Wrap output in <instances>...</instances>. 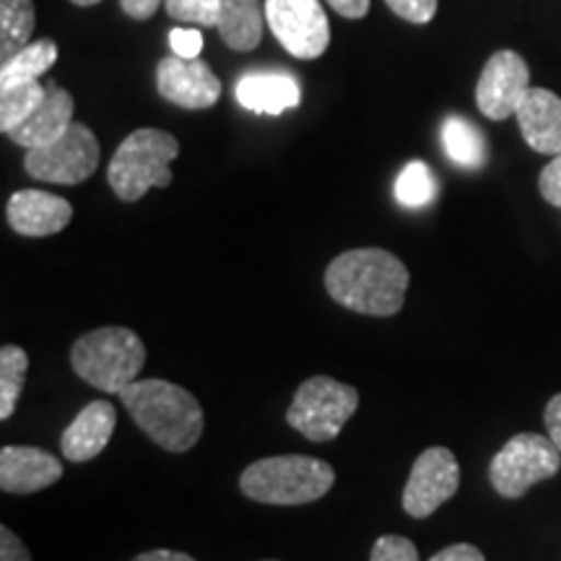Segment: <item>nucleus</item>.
<instances>
[{
    "instance_id": "nucleus-15",
    "label": "nucleus",
    "mask_w": 561,
    "mask_h": 561,
    "mask_svg": "<svg viewBox=\"0 0 561 561\" xmlns=\"http://www.w3.org/2000/svg\"><path fill=\"white\" fill-rule=\"evenodd\" d=\"M115 405L107 401H94L81 409L79 416L68 424L60 437L62 458L70 462H89L110 445L115 434Z\"/></svg>"
},
{
    "instance_id": "nucleus-12",
    "label": "nucleus",
    "mask_w": 561,
    "mask_h": 561,
    "mask_svg": "<svg viewBox=\"0 0 561 561\" xmlns=\"http://www.w3.org/2000/svg\"><path fill=\"white\" fill-rule=\"evenodd\" d=\"M157 89L167 102L185 110H208L219 102L221 81L208 62L187 58H164L157 68Z\"/></svg>"
},
{
    "instance_id": "nucleus-35",
    "label": "nucleus",
    "mask_w": 561,
    "mask_h": 561,
    "mask_svg": "<svg viewBox=\"0 0 561 561\" xmlns=\"http://www.w3.org/2000/svg\"><path fill=\"white\" fill-rule=\"evenodd\" d=\"M328 3L346 19H364L369 11V0H328Z\"/></svg>"
},
{
    "instance_id": "nucleus-25",
    "label": "nucleus",
    "mask_w": 561,
    "mask_h": 561,
    "mask_svg": "<svg viewBox=\"0 0 561 561\" xmlns=\"http://www.w3.org/2000/svg\"><path fill=\"white\" fill-rule=\"evenodd\" d=\"M437 195V180L424 161H411L396 180V198L405 208L430 206Z\"/></svg>"
},
{
    "instance_id": "nucleus-28",
    "label": "nucleus",
    "mask_w": 561,
    "mask_h": 561,
    "mask_svg": "<svg viewBox=\"0 0 561 561\" xmlns=\"http://www.w3.org/2000/svg\"><path fill=\"white\" fill-rule=\"evenodd\" d=\"M385 3L411 24H426L437 13V0H385Z\"/></svg>"
},
{
    "instance_id": "nucleus-4",
    "label": "nucleus",
    "mask_w": 561,
    "mask_h": 561,
    "mask_svg": "<svg viewBox=\"0 0 561 561\" xmlns=\"http://www.w3.org/2000/svg\"><path fill=\"white\" fill-rule=\"evenodd\" d=\"M70 364L91 388L121 396L144 369L146 346L128 328H96L73 343Z\"/></svg>"
},
{
    "instance_id": "nucleus-26",
    "label": "nucleus",
    "mask_w": 561,
    "mask_h": 561,
    "mask_svg": "<svg viewBox=\"0 0 561 561\" xmlns=\"http://www.w3.org/2000/svg\"><path fill=\"white\" fill-rule=\"evenodd\" d=\"M167 13L174 21L198 26H219L221 0H167Z\"/></svg>"
},
{
    "instance_id": "nucleus-9",
    "label": "nucleus",
    "mask_w": 561,
    "mask_h": 561,
    "mask_svg": "<svg viewBox=\"0 0 561 561\" xmlns=\"http://www.w3.org/2000/svg\"><path fill=\"white\" fill-rule=\"evenodd\" d=\"M265 21L299 60H314L331 45V26L320 0H265Z\"/></svg>"
},
{
    "instance_id": "nucleus-2",
    "label": "nucleus",
    "mask_w": 561,
    "mask_h": 561,
    "mask_svg": "<svg viewBox=\"0 0 561 561\" xmlns=\"http://www.w3.org/2000/svg\"><path fill=\"white\" fill-rule=\"evenodd\" d=\"M136 426L167 453H187L203 434L198 398L167 380H136L121 392Z\"/></svg>"
},
{
    "instance_id": "nucleus-24",
    "label": "nucleus",
    "mask_w": 561,
    "mask_h": 561,
    "mask_svg": "<svg viewBox=\"0 0 561 561\" xmlns=\"http://www.w3.org/2000/svg\"><path fill=\"white\" fill-rule=\"evenodd\" d=\"M26 369H30V356L21 346L5 343L0 348V419L9 421L16 411V403L21 398L26 382Z\"/></svg>"
},
{
    "instance_id": "nucleus-32",
    "label": "nucleus",
    "mask_w": 561,
    "mask_h": 561,
    "mask_svg": "<svg viewBox=\"0 0 561 561\" xmlns=\"http://www.w3.org/2000/svg\"><path fill=\"white\" fill-rule=\"evenodd\" d=\"M430 561H486V557L471 543H455L434 553Z\"/></svg>"
},
{
    "instance_id": "nucleus-27",
    "label": "nucleus",
    "mask_w": 561,
    "mask_h": 561,
    "mask_svg": "<svg viewBox=\"0 0 561 561\" xmlns=\"http://www.w3.org/2000/svg\"><path fill=\"white\" fill-rule=\"evenodd\" d=\"M369 561H419V551L409 538L382 536L371 546Z\"/></svg>"
},
{
    "instance_id": "nucleus-36",
    "label": "nucleus",
    "mask_w": 561,
    "mask_h": 561,
    "mask_svg": "<svg viewBox=\"0 0 561 561\" xmlns=\"http://www.w3.org/2000/svg\"><path fill=\"white\" fill-rule=\"evenodd\" d=\"M133 561H195L193 557L182 551H172V549H157V551H146L136 557Z\"/></svg>"
},
{
    "instance_id": "nucleus-34",
    "label": "nucleus",
    "mask_w": 561,
    "mask_h": 561,
    "mask_svg": "<svg viewBox=\"0 0 561 561\" xmlns=\"http://www.w3.org/2000/svg\"><path fill=\"white\" fill-rule=\"evenodd\" d=\"M159 3H161V0H121L123 11L128 13L130 19H136V21L151 19L153 13H157Z\"/></svg>"
},
{
    "instance_id": "nucleus-7",
    "label": "nucleus",
    "mask_w": 561,
    "mask_h": 561,
    "mask_svg": "<svg viewBox=\"0 0 561 561\" xmlns=\"http://www.w3.org/2000/svg\"><path fill=\"white\" fill-rule=\"evenodd\" d=\"M559 468L561 450L551 437L525 432L504 442L502 450L491 460L489 479L496 494H502L504 500H520L536 483L553 479Z\"/></svg>"
},
{
    "instance_id": "nucleus-16",
    "label": "nucleus",
    "mask_w": 561,
    "mask_h": 561,
    "mask_svg": "<svg viewBox=\"0 0 561 561\" xmlns=\"http://www.w3.org/2000/svg\"><path fill=\"white\" fill-rule=\"evenodd\" d=\"M525 144L533 151L557 157L561 153V96L549 89L530 87L515 112Z\"/></svg>"
},
{
    "instance_id": "nucleus-11",
    "label": "nucleus",
    "mask_w": 561,
    "mask_h": 561,
    "mask_svg": "<svg viewBox=\"0 0 561 561\" xmlns=\"http://www.w3.org/2000/svg\"><path fill=\"white\" fill-rule=\"evenodd\" d=\"M530 91V70L523 55L500 50L486 60L476 87V104L489 121H507Z\"/></svg>"
},
{
    "instance_id": "nucleus-37",
    "label": "nucleus",
    "mask_w": 561,
    "mask_h": 561,
    "mask_svg": "<svg viewBox=\"0 0 561 561\" xmlns=\"http://www.w3.org/2000/svg\"><path fill=\"white\" fill-rule=\"evenodd\" d=\"M76 5H96V3H102V0H73Z\"/></svg>"
},
{
    "instance_id": "nucleus-19",
    "label": "nucleus",
    "mask_w": 561,
    "mask_h": 561,
    "mask_svg": "<svg viewBox=\"0 0 561 561\" xmlns=\"http://www.w3.org/2000/svg\"><path fill=\"white\" fill-rule=\"evenodd\" d=\"M219 32L231 50H255L263 39L261 0H221Z\"/></svg>"
},
{
    "instance_id": "nucleus-18",
    "label": "nucleus",
    "mask_w": 561,
    "mask_h": 561,
    "mask_svg": "<svg viewBox=\"0 0 561 561\" xmlns=\"http://www.w3.org/2000/svg\"><path fill=\"white\" fill-rule=\"evenodd\" d=\"M237 100L250 112L280 115V112L297 107L301 89L297 79L284 70H252L237 81Z\"/></svg>"
},
{
    "instance_id": "nucleus-13",
    "label": "nucleus",
    "mask_w": 561,
    "mask_h": 561,
    "mask_svg": "<svg viewBox=\"0 0 561 561\" xmlns=\"http://www.w3.org/2000/svg\"><path fill=\"white\" fill-rule=\"evenodd\" d=\"M62 476V462L39 447L5 445L0 450V489L5 494H34Z\"/></svg>"
},
{
    "instance_id": "nucleus-6",
    "label": "nucleus",
    "mask_w": 561,
    "mask_h": 561,
    "mask_svg": "<svg viewBox=\"0 0 561 561\" xmlns=\"http://www.w3.org/2000/svg\"><path fill=\"white\" fill-rule=\"evenodd\" d=\"M359 409V392L333 377L318 375L305 380L294 392L286 411L291 430L310 442H333L346 426V421Z\"/></svg>"
},
{
    "instance_id": "nucleus-10",
    "label": "nucleus",
    "mask_w": 561,
    "mask_h": 561,
    "mask_svg": "<svg viewBox=\"0 0 561 561\" xmlns=\"http://www.w3.org/2000/svg\"><path fill=\"white\" fill-rule=\"evenodd\" d=\"M460 486V462L447 447H430L413 462L409 483L403 489V510L424 520L450 502Z\"/></svg>"
},
{
    "instance_id": "nucleus-3",
    "label": "nucleus",
    "mask_w": 561,
    "mask_h": 561,
    "mask_svg": "<svg viewBox=\"0 0 561 561\" xmlns=\"http://www.w3.org/2000/svg\"><path fill=\"white\" fill-rule=\"evenodd\" d=\"M335 483L331 462L307 455H276L255 460L240 476L242 494L273 507H297L318 502Z\"/></svg>"
},
{
    "instance_id": "nucleus-20",
    "label": "nucleus",
    "mask_w": 561,
    "mask_h": 561,
    "mask_svg": "<svg viewBox=\"0 0 561 561\" xmlns=\"http://www.w3.org/2000/svg\"><path fill=\"white\" fill-rule=\"evenodd\" d=\"M442 144L445 153L462 170H481L486 164V138L471 121L450 115L442 125Z\"/></svg>"
},
{
    "instance_id": "nucleus-14",
    "label": "nucleus",
    "mask_w": 561,
    "mask_h": 561,
    "mask_svg": "<svg viewBox=\"0 0 561 561\" xmlns=\"http://www.w3.org/2000/svg\"><path fill=\"white\" fill-rule=\"evenodd\" d=\"M5 214L16 234L50 237L68 227L73 219V206L60 195L45 191H19L11 195Z\"/></svg>"
},
{
    "instance_id": "nucleus-17",
    "label": "nucleus",
    "mask_w": 561,
    "mask_h": 561,
    "mask_svg": "<svg viewBox=\"0 0 561 561\" xmlns=\"http://www.w3.org/2000/svg\"><path fill=\"white\" fill-rule=\"evenodd\" d=\"M73 96L66 89L47 87V94L39 102V107L24 123L16 125L9 136L13 144L24 146L26 151L42 149V146L53 144L55 138H60L68 130V125L73 123Z\"/></svg>"
},
{
    "instance_id": "nucleus-30",
    "label": "nucleus",
    "mask_w": 561,
    "mask_h": 561,
    "mask_svg": "<svg viewBox=\"0 0 561 561\" xmlns=\"http://www.w3.org/2000/svg\"><path fill=\"white\" fill-rule=\"evenodd\" d=\"M170 45L178 58L195 60L203 50V34L198 30H172Z\"/></svg>"
},
{
    "instance_id": "nucleus-21",
    "label": "nucleus",
    "mask_w": 561,
    "mask_h": 561,
    "mask_svg": "<svg viewBox=\"0 0 561 561\" xmlns=\"http://www.w3.org/2000/svg\"><path fill=\"white\" fill-rule=\"evenodd\" d=\"M34 32L32 0H0V60H11L30 45Z\"/></svg>"
},
{
    "instance_id": "nucleus-5",
    "label": "nucleus",
    "mask_w": 561,
    "mask_h": 561,
    "mask_svg": "<svg viewBox=\"0 0 561 561\" xmlns=\"http://www.w3.org/2000/svg\"><path fill=\"white\" fill-rule=\"evenodd\" d=\"M180 144L172 133L157 128L133 130L110 161L107 180L115 195L125 203L144 198L151 187H167L172 182V159H178Z\"/></svg>"
},
{
    "instance_id": "nucleus-1",
    "label": "nucleus",
    "mask_w": 561,
    "mask_h": 561,
    "mask_svg": "<svg viewBox=\"0 0 561 561\" xmlns=\"http://www.w3.org/2000/svg\"><path fill=\"white\" fill-rule=\"evenodd\" d=\"M411 273L388 250L362 248L341 252L325 271V289L346 310L390 318L401 312Z\"/></svg>"
},
{
    "instance_id": "nucleus-8",
    "label": "nucleus",
    "mask_w": 561,
    "mask_h": 561,
    "mask_svg": "<svg viewBox=\"0 0 561 561\" xmlns=\"http://www.w3.org/2000/svg\"><path fill=\"white\" fill-rule=\"evenodd\" d=\"M26 172L53 185H79L100 167V140L87 125L70 123L68 130L42 149L26 151Z\"/></svg>"
},
{
    "instance_id": "nucleus-22",
    "label": "nucleus",
    "mask_w": 561,
    "mask_h": 561,
    "mask_svg": "<svg viewBox=\"0 0 561 561\" xmlns=\"http://www.w3.org/2000/svg\"><path fill=\"white\" fill-rule=\"evenodd\" d=\"M45 94L47 87H42L37 79L3 83V87H0V130L9 136L16 125L24 123L26 117L39 107Z\"/></svg>"
},
{
    "instance_id": "nucleus-29",
    "label": "nucleus",
    "mask_w": 561,
    "mask_h": 561,
    "mask_svg": "<svg viewBox=\"0 0 561 561\" xmlns=\"http://www.w3.org/2000/svg\"><path fill=\"white\" fill-rule=\"evenodd\" d=\"M538 191H541L546 203L561 208V153L551 157L549 164L543 167L541 178H538Z\"/></svg>"
},
{
    "instance_id": "nucleus-31",
    "label": "nucleus",
    "mask_w": 561,
    "mask_h": 561,
    "mask_svg": "<svg viewBox=\"0 0 561 561\" xmlns=\"http://www.w3.org/2000/svg\"><path fill=\"white\" fill-rule=\"evenodd\" d=\"M0 561H32L24 541H21L9 525L0 528Z\"/></svg>"
},
{
    "instance_id": "nucleus-23",
    "label": "nucleus",
    "mask_w": 561,
    "mask_h": 561,
    "mask_svg": "<svg viewBox=\"0 0 561 561\" xmlns=\"http://www.w3.org/2000/svg\"><path fill=\"white\" fill-rule=\"evenodd\" d=\"M58 60V47L53 39H39L30 42L24 50H19L11 60L3 62L0 68V87L3 83H16V81H34L42 73H47Z\"/></svg>"
},
{
    "instance_id": "nucleus-33",
    "label": "nucleus",
    "mask_w": 561,
    "mask_h": 561,
    "mask_svg": "<svg viewBox=\"0 0 561 561\" xmlns=\"http://www.w3.org/2000/svg\"><path fill=\"white\" fill-rule=\"evenodd\" d=\"M543 421H546V432H549L551 442L561 450V392H559V396H553L549 403H546Z\"/></svg>"
}]
</instances>
